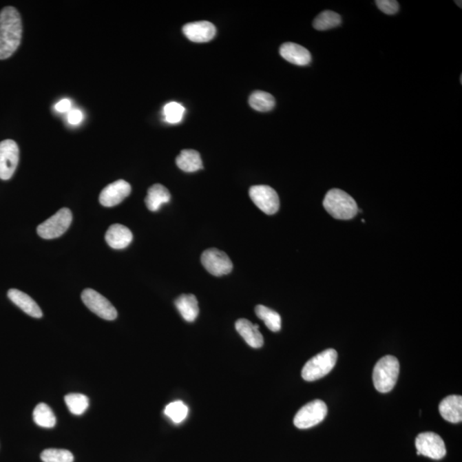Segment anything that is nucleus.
Wrapping results in <instances>:
<instances>
[{"label": "nucleus", "instance_id": "obj_1", "mask_svg": "<svg viewBox=\"0 0 462 462\" xmlns=\"http://www.w3.org/2000/svg\"><path fill=\"white\" fill-rule=\"evenodd\" d=\"M23 23L19 10L8 6L0 12V59L10 57L19 48Z\"/></svg>", "mask_w": 462, "mask_h": 462}, {"label": "nucleus", "instance_id": "obj_2", "mask_svg": "<svg viewBox=\"0 0 462 462\" xmlns=\"http://www.w3.org/2000/svg\"><path fill=\"white\" fill-rule=\"evenodd\" d=\"M324 207L336 220H348L359 213L357 204L346 192L338 189H330L324 200Z\"/></svg>", "mask_w": 462, "mask_h": 462}, {"label": "nucleus", "instance_id": "obj_3", "mask_svg": "<svg viewBox=\"0 0 462 462\" xmlns=\"http://www.w3.org/2000/svg\"><path fill=\"white\" fill-rule=\"evenodd\" d=\"M400 364L392 355L380 359L373 370L372 379L375 389L381 393L390 392L396 386L399 375Z\"/></svg>", "mask_w": 462, "mask_h": 462}, {"label": "nucleus", "instance_id": "obj_4", "mask_svg": "<svg viewBox=\"0 0 462 462\" xmlns=\"http://www.w3.org/2000/svg\"><path fill=\"white\" fill-rule=\"evenodd\" d=\"M337 352L333 348L319 353V355L309 359L302 369L303 379L313 382L326 376L336 366Z\"/></svg>", "mask_w": 462, "mask_h": 462}, {"label": "nucleus", "instance_id": "obj_5", "mask_svg": "<svg viewBox=\"0 0 462 462\" xmlns=\"http://www.w3.org/2000/svg\"><path fill=\"white\" fill-rule=\"evenodd\" d=\"M72 213L69 208H62L54 216L39 225L38 235L43 239L58 238L65 234L72 224Z\"/></svg>", "mask_w": 462, "mask_h": 462}, {"label": "nucleus", "instance_id": "obj_6", "mask_svg": "<svg viewBox=\"0 0 462 462\" xmlns=\"http://www.w3.org/2000/svg\"><path fill=\"white\" fill-rule=\"evenodd\" d=\"M327 411V406L323 401H313L300 409L295 416L294 424L299 429L313 428L324 421Z\"/></svg>", "mask_w": 462, "mask_h": 462}, {"label": "nucleus", "instance_id": "obj_7", "mask_svg": "<svg viewBox=\"0 0 462 462\" xmlns=\"http://www.w3.org/2000/svg\"><path fill=\"white\" fill-rule=\"evenodd\" d=\"M418 456L441 460L446 456V447L442 437L434 432H423L416 437Z\"/></svg>", "mask_w": 462, "mask_h": 462}, {"label": "nucleus", "instance_id": "obj_8", "mask_svg": "<svg viewBox=\"0 0 462 462\" xmlns=\"http://www.w3.org/2000/svg\"><path fill=\"white\" fill-rule=\"evenodd\" d=\"M84 304L90 311L105 320H114L118 317V312L114 305L100 293L92 288H87L82 293Z\"/></svg>", "mask_w": 462, "mask_h": 462}, {"label": "nucleus", "instance_id": "obj_9", "mask_svg": "<svg viewBox=\"0 0 462 462\" xmlns=\"http://www.w3.org/2000/svg\"><path fill=\"white\" fill-rule=\"evenodd\" d=\"M249 196L257 207L267 215H273L280 210V200L277 193L267 185L253 186L249 189Z\"/></svg>", "mask_w": 462, "mask_h": 462}, {"label": "nucleus", "instance_id": "obj_10", "mask_svg": "<svg viewBox=\"0 0 462 462\" xmlns=\"http://www.w3.org/2000/svg\"><path fill=\"white\" fill-rule=\"evenodd\" d=\"M202 263L208 273L215 277H221L231 273L233 263L227 253L217 249H209L204 251Z\"/></svg>", "mask_w": 462, "mask_h": 462}, {"label": "nucleus", "instance_id": "obj_11", "mask_svg": "<svg viewBox=\"0 0 462 462\" xmlns=\"http://www.w3.org/2000/svg\"><path fill=\"white\" fill-rule=\"evenodd\" d=\"M19 161V148L13 140L0 143V179L9 180L15 174Z\"/></svg>", "mask_w": 462, "mask_h": 462}, {"label": "nucleus", "instance_id": "obj_12", "mask_svg": "<svg viewBox=\"0 0 462 462\" xmlns=\"http://www.w3.org/2000/svg\"><path fill=\"white\" fill-rule=\"evenodd\" d=\"M130 192H132V186L129 183L125 180H118L102 190L100 195V202L104 207H115L126 199L130 195Z\"/></svg>", "mask_w": 462, "mask_h": 462}, {"label": "nucleus", "instance_id": "obj_13", "mask_svg": "<svg viewBox=\"0 0 462 462\" xmlns=\"http://www.w3.org/2000/svg\"><path fill=\"white\" fill-rule=\"evenodd\" d=\"M183 34L189 41L197 42V43H204L208 42L215 37L217 30L213 23L207 22V21H200V22L187 23L182 28Z\"/></svg>", "mask_w": 462, "mask_h": 462}, {"label": "nucleus", "instance_id": "obj_14", "mask_svg": "<svg viewBox=\"0 0 462 462\" xmlns=\"http://www.w3.org/2000/svg\"><path fill=\"white\" fill-rule=\"evenodd\" d=\"M280 52L282 57L293 65L306 66L312 61V56L308 49L292 42L282 45Z\"/></svg>", "mask_w": 462, "mask_h": 462}, {"label": "nucleus", "instance_id": "obj_15", "mask_svg": "<svg viewBox=\"0 0 462 462\" xmlns=\"http://www.w3.org/2000/svg\"><path fill=\"white\" fill-rule=\"evenodd\" d=\"M258 324H253L246 319H240L235 322V329L250 347L260 348L263 346L264 338L260 333Z\"/></svg>", "mask_w": 462, "mask_h": 462}, {"label": "nucleus", "instance_id": "obj_16", "mask_svg": "<svg viewBox=\"0 0 462 462\" xmlns=\"http://www.w3.org/2000/svg\"><path fill=\"white\" fill-rule=\"evenodd\" d=\"M132 240L133 234L129 229L119 224H112L105 234V241L114 249H126Z\"/></svg>", "mask_w": 462, "mask_h": 462}, {"label": "nucleus", "instance_id": "obj_17", "mask_svg": "<svg viewBox=\"0 0 462 462\" xmlns=\"http://www.w3.org/2000/svg\"><path fill=\"white\" fill-rule=\"evenodd\" d=\"M8 297L14 304L33 318L40 319L43 316L40 306L25 293L19 289L12 288L8 291Z\"/></svg>", "mask_w": 462, "mask_h": 462}, {"label": "nucleus", "instance_id": "obj_18", "mask_svg": "<svg viewBox=\"0 0 462 462\" xmlns=\"http://www.w3.org/2000/svg\"><path fill=\"white\" fill-rule=\"evenodd\" d=\"M439 412L445 421L457 424L462 421V397L461 396H449L441 401Z\"/></svg>", "mask_w": 462, "mask_h": 462}, {"label": "nucleus", "instance_id": "obj_19", "mask_svg": "<svg viewBox=\"0 0 462 462\" xmlns=\"http://www.w3.org/2000/svg\"><path fill=\"white\" fill-rule=\"evenodd\" d=\"M176 308L187 322H193L199 315L198 301L192 294H183L176 299Z\"/></svg>", "mask_w": 462, "mask_h": 462}, {"label": "nucleus", "instance_id": "obj_20", "mask_svg": "<svg viewBox=\"0 0 462 462\" xmlns=\"http://www.w3.org/2000/svg\"><path fill=\"white\" fill-rule=\"evenodd\" d=\"M170 200L171 193L169 190L163 185H154L148 189L145 203L148 209L157 211L162 204L168 203Z\"/></svg>", "mask_w": 462, "mask_h": 462}, {"label": "nucleus", "instance_id": "obj_21", "mask_svg": "<svg viewBox=\"0 0 462 462\" xmlns=\"http://www.w3.org/2000/svg\"><path fill=\"white\" fill-rule=\"evenodd\" d=\"M176 163L182 171L185 172H196L203 168L200 154L193 149L182 150L176 158Z\"/></svg>", "mask_w": 462, "mask_h": 462}, {"label": "nucleus", "instance_id": "obj_22", "mask_svg": "<svg viewBox=\"0 0 462 462\" xmlns=\"http://www.w3.org/2000/svg\"><path fill=\"white\" fill-rule=\"evenodd\" d=\"M249 105L255 111L267 112L273 110L276 105L275 98L269 93L263 91H255L250 95Z\"/></svg>", "mask_w": 462, "mask_h": 462}, {"label": "nucleus", "instance_id": "obj_23", "mask_svg": "<svg viewBox=\"0 0 462 462\" xmlns=\"http://www.w3.org/2000/svg\"><path fill=\"white\" fill-rule=\"evenodd\" d=\"M255 313L259 319L264 321L268 329L273 333L281 330L282 319L280 313L263 305L256 306Z\"/></svg>", "mask_w": 462, "mask_h": 462}, {"label": "nucleus", "instance_id": "obj_24", "mask_svg": "<svg viewBox=\"0 0 462 462\" xmlns=\"http://www.w3.org/2000/svg\"><path fill=\"white\" fill-rule=\"evenodd\" d=\"M35 424L44 428H52L56 425V416L52 408L45 403H39L33 412Z\"/></svg>", "mask_w": 462, "mask_h": 462}, {"label": "nucleus", "instance_id": "obj_25", "mask_svg": "<svg viewBox=\"0 0 462 462\" xmlns=\"http://www.w3.org/2000/svg\"><path fill=\"white\" fill-rule=\"evenodd\" d=\"M342 19L339 14L331 10H324L313 21V26L315 30L324 31L339 26Z\"/></svg>", "mask_w": 462, "mask_h": 462}, {"label": "nucleus", "instance_id": "obj_26", "mask_svg": "<svg viewBox=\"0 0 462 462\" xmlns=\"http://www.w3.org/2000/svg\"><path fill=\"white\" fill-rule=\"evenodd\" d=\"M65 401L70 412L75 415L83 414L86 412L88 405H90V400L85 395L79 393L66 395Z\"/></svg>", "mask_w": 462, "mask_h": 462}, {"label": "nucleus", "instance_id": "obj_27", "mask_svg": "<svg viewBox=\"0 0 462 462\" xmlns=\"http://www.w3.org/2000/svg\"><path fill=\"white\" fill-rule=\"evenodd\" d=\"M189 414V408L182 401H176L165 408V414L176 424L182 422Z\"/></svg>", "mask_w": 462, "mask_h": 462}, {"label": "nucleus", "instance_id": "obj_28", "mask_svg": "<svg viewBox=\"0 0 462 462\" xmlns=\"http://www.w3.org/2000/svg\"><path fill=\"white\" fill-rule=\"evenodd\" d=\"M41 459L43 462H73L74 456L69 450L48 449L41 453Z\"/></svg>", "mask_w": 462, "mask_h": 462}, {"label": "nucleus", "instance_id": "obj_29", "mask_svg": "<svg viewBox=\"0 0 462 462\" xmlns=\"http://www.w3.org/2000/svg\"><path fill=\"white\" fill-rule=\"evenodd\" d=\"M185 108L178 102H170L164 108L165 121L170 123H178L182 121L185 115Z\"/></svg>", "mask_w": 462, "mask_h": 462}, {"label": "nucleus", "instance_id": "obj_30", "mask_svg": "<svg viewBox=\"0 0 462 462\" xmlns=\"http://www.w3.org/2000/svg\"><path fill=\"white\" fill-rule=\"evenodd\" d=\"M377 6L387 15H394L399 10V3L396 0H377Z\"/></svg>", "mask_w": 462, "mask_h": 462}, {"label": "nucleus", "instance_id": "obj_31", "mask_svg": "<svg viewBox=\"0 0 462 462\" xmlns=\"http://www.w3.org/2000/svg\"><path fill=\"white\" fill-rule=\"evenodd\" d=\"M83 115L79 110H72L69 112L68 120L70 125H77L83 121Z\"/></svg>", "mask_w": 462, "mask_h": 462}, {"label": "nucleus", "instance_id": "obj_32", "mask_svg": "<svg viewBox=\"0 0 462 462\" xmlns=\"http://www.w3.org/2000/svg\"><path fill=\"white\" fill-rule=\"evenodd\" d=\"M56 110L59 112H67L70 110L72 108V102L67 98H63L61 101H59L57 105H56Z\"/></svg>", "mask_w": 462, "mask_h": 462}, {"label": "nucleus", "instance_id": "obj_33", "mask_svg": "<svg viewBox=\"0 0 462 462\" xmlns=\"http://www.w3.org/2000/svg\"><path fill=\"white\" fill-rule=\"evenodd\" d=\"M456 3H457V5L460 6V7L461 8V1H460V2L459 1H456Z\"/></svg>", "mask_w": 462, "mask_h": 462}]
</instances>
